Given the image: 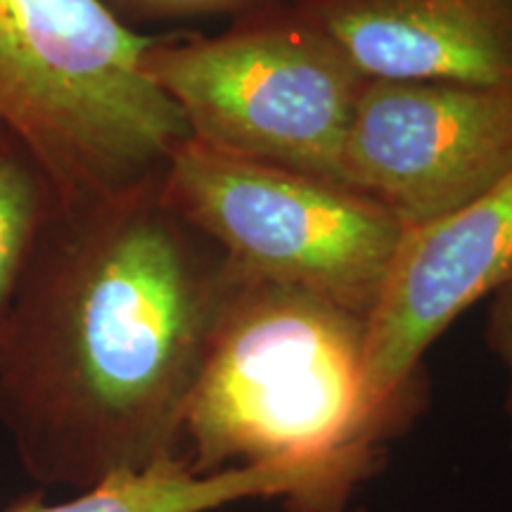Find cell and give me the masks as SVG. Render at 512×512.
Segmentation results:
<instances>
[{
    "mask_svg": "<svg viewBox=\"0 0 512 512\" xmlns=\"http://www.w3.org/2000/svg\"><path fill=\"white\" fill-rule=\"evenodd\" d=\"M512 169V91L366 81L342 150V181L403 228L477 200Z\"/></svg>",
    "mask_w": 512,
    "mask_h": 512,
    "instance_id": "6",
    "label": "cell"
},
{
    "mask_svg": "<svg viewBox=\"0 0 512 512\" xmlns=\"http://www.w3.org/2000/svg\"><path fill=\"white\" fill-rule=\"evenodd\" d=\"M403 432L370 396L366 318L240 273L185 413L192 470L384 458Z\"/></svg>",
    "mask_w": 512,
    "mask_h": 512,
    "instance_id": "2",
    "label": "cell"
},
{
    "mask_svg": "<svg viewBox=\"0 0 512 512\" xmlns=\"http://www.w3.org/2000/svg\"><path fill=\"white\" fill-rule=\"evenodd\" d=\"M366 81L512 91V0H280Z\"/></svg>",
    "mask_w": 512,
    "mask_h": 512,
    "instance_id": "8",
    "label": "cell"
},
{
    "mask_svg": "<svg viewBox=\"0 0 512 512\" xmlns=\"http://www.w3.org/2000/svg\"><path fill=\"white\" fill-rule=\"evenodd\" d=\"M486 344L494 356L508 370V396H505V413L510 420V444H512V268L503 283L491 294L489 320H486Z\"/></svg>",
    "mask_w": 512,
    "mask_h": 512,
    "instance_id": "12",
    "label": "cell"
},
{
    "mask_svg": "<svg viewBox=\"0 0 512 512\" xmlns=\"http://www.w3.org/2000/svg\"><path fill=\"white\" fill-rule=\"evenodd\" d=\"M512 268V169L477 200L403 230L366 318L375 406L406 430L422 408V358Z\"/></svg>",
    "mask_w": 512,
    "mask_h": 512,
    "instance_id": "7",
    "label": "cell"
},
{
    "mask_svg": "<svg viewBox=\"0 0 512 512\" xmlns=\"http://www.w3.org/2000/svg\"><path fill=\"white\" fill-rule=\"evenodd\" d=\"M162 197L242 275L297 287L363 318L406 230L354 188L192 138L166 164Z\"/></svg>",
    "mask_w": 512,
    "mask_h": 512,
    "instance_id": "5",
    "label": "cell"
},
{
    "mask_svg": "<svg viewBox=\"0 0 512 512\" xmlns=\"http://www.w3.org/2000/svg\"><path fill=\"white\" fill-rule=\"evenodd\" d=\"M147 43L105 0H0V128L36 157L62 200L159 181L190 138L145 74Z\"/></svg>",
    "mask_w": 512,
    "mask_h": 512,
    "instance_id": "3",
    "label": "cell"
},
{
    "mask_svg": "<svg viewBox=\"0 0 512 512\" xmlns=\"http://www.w3.org/2000/svg\"><path fill=\"white\" fill-rule=\"evenodd\" d=\"M240 271L162 178L50 211L0 335V427L41 486L91 489L183 453V422Z\"/></svg>",
    "mask_w": 512,
    "mask_h": 512,
    "instance_id": "1",
    "label": "cell"
},
{
    "mask_svg": "<svg viewBox=\"0 0 512 512\" xmlns=\"http://www.w3.org/2000/svg\"><path fill=\"white\" fill-rule=\"evenodd\" d=\"M57 197L36 157L0 128V335Z\"/></svg>",
    "mask_w": 512,
    "mask_h": 512,
    "instance_id": "10",
    "label": "cell"
},
{
    "mask_svg": "<svg viewBox=\"0 0 512 512\" xmlns=\"http://www.w3.org/2000/svg\"><path fill=\"white\" fill-rule=\"evenodd\" d=\"M380 465L373 458L275 460L200 475L181 453L102 479L62 503L34 491L5 512H214L249 498H280L287 512H344L358 484Z\"/></svg>",
    "mask_w": 512,
    "mask_h": 512,
    "instance_id": "9",
    "label": "cell"
},
{
    "mask_svg": "<svg viewBox=\"0 0 512 512\" xmlns=\"http://www.w3.org/2000/svg\"><path fill=\"white\" fill-rule=\"evenodd\" d=\"M143 69L197 143L344 185V140L366 79L280 0L219 36H150Z\"/></svg>",
    "mask_w": 512,
    "mask_h": 512,
    "instance_id": "4",
    "label": "cell"
},
{
    "mask_svg": "<svg viewBox=\"0 0 512 512\" xmlns=\"http://www.w3.org/2000/svg\"><path fill=\"white\" fill-rule=\"evenodd\" d=\"M266 3H273V0H266ZM266 3H264V5H266Z\"/></svg>",
    "mask_w": 512,
    "mask_h": 512,
    "instance_id": "13",
    "label": "cell"
},
{
    "mask_svg": "<svg viewBox=\"0 0 512 512\" xmlns=\"http://www.w3.org/2000/svg\"><path fill=\"white\" fill-rule=\"evenodd\" d=\"M107 8L121 22H152V19H183L219 15V12H247L264 5L266 0H105Z\"/></svg>",
    "mask_w": 512,
    "mask_h": 512,
    "instance_id": "11",
    "label": "cell"
}]
</instances>
